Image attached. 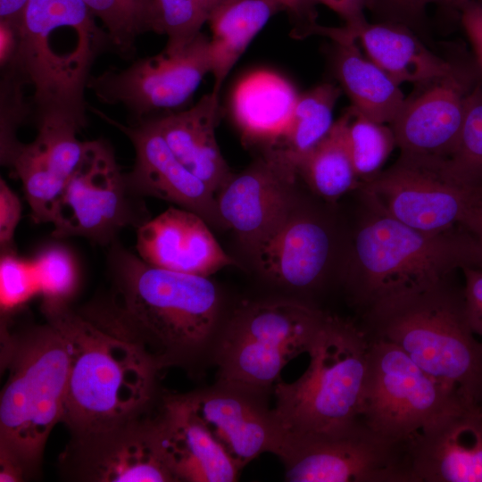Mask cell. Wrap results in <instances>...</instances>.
I'll use <instances>...</instances> for the list:
<instances>
[{
  "label": "cell",
  "mask_w": 482,
  "mask_h": 482,
  "mask_svg": "<svg viewBox=\"0 0 482 482\" xmlns=\"http://www.w3.org/2000/svg\"><path fill=\"white\" fill-rule=\"evenodd\" d=\"M327 313L298 299L241 303L228 314L217 342L216 380L270 395L285 366L310 352Z\"/></svg>",
  "instance_id": "cell-8"
},
{
  "label": "cell",
  "mask_w": 482,
  "mask_h": 482,
  "mask_svg": "<svg viewBox=\"0 0 482 482\" xmlns=\"http://www.w3.org/2000/svg\"><path fill=\"white\" fill-rule=\"evenodd\" d=\"M341 93L339 86L326 82L299 94L287 128L263 147L262 156L296 179L301 161L330 131Z\"/></svg>",
  "instance_id": "cell-28"
},
{
  "label": "cell",
  "mask_w": 482,
  "mask_h": 482,
  "mask_svg": "<svg viewBox=\"0 0 482 482\" xmlns=\"http://www.w3.org/2000/svg\"><path fill=\"white\" fill-rule=\"evenodd\" d=\"M297 176L315 195L328 202L360 187L345 139L344 115L335 120L328 135L301 161Z\"/></svg>",
  "instance_id": "cell-30"
},
{
  "label": "cell",
  "mask_w": 482,
  "mask_h": 482,
  "mask_svg": "<svg viewBox=\"0 0 482 482\" xmlns=\"http://www.w3.org/2000/svg\"><path fill=\"white\" fill-rule=\"evenodd\" d=\"M347 146L356 175L362 184L381 172L396 146L389 124L373 120L352 105L344 112Z\"/></svg>",
  "instance_id": "cell-31"
},
{
  "label": "cell",
  "mask_w": 482,
  "mask_h": 482,
  "mask_svg": "<svg viewBox=\"0 0 482 482\" xmlns=\"http://www.w3.org/2000/svg\"><path fill=\"white\" fill-rule=\"evenodd\" d=\"M98 18L110 38L112 48L123 58H131L137 38L154 32L153 0H83Z\"/></svg>",
  "instance_id": "cell-32"
},
{
  "label": "cell",
  "mask_w": 482,
  "mask_h": 482,
  "mask_svg": "<svg viewBox=\"0 0 482 482\" xmlns=\"http://www.w3.org/2000/svg\"><path fill=\"white\" fill-rule=\"evenodd\" d=\"M37 133L29 143L15 145L2 164L21 182L35 223H52L61 194L85 151L86 141L77 125L46 120L36 125Z\"/></svg>",
  "instance_id": "cell-18"
},
{
  "label": "cell",
  "mask_w": 482,
  "mask_h": 482,
  "mask_svg": "<svg viewBox=\"0 0 482 482\" xmlns=\"http://www.w3.org/2000/svg\"><path fill=\"white\" fill-rule=\"evenodd\" d=\"M43 304L68 303L79 282V271L72 253L60 245L40 249L31 262Z\"/></svg>",
  "instance_id": "cell-35"
},
{
  "label": "cell",
  "mask_w": 482,
  "mask_h": 482,
  "mask_svg": "<svg viewBox=\"0 0 482 482\" xmlns=\"http://www.w3.org/2000/svg\"><path fill=\"white\" fill-rule=\"evenodd\" d=\"M21 204L6 181L0 179V247L1 253L15 252L13 237L21 220Z\"/></svg>",
  "instance_id": "cell-38"
},
{
  "label": "cell",
  "mask_w": 482,
  "mask_h": 482,
  "mask_svg": "<svg viewBox=\"0 0 482 482\" xmlns=\"http://www.w3.org/2000/svg\"><path fill=\"white\" fill-rule=\"evenodd\" d=\"M153 420L159 447L175 481L237 480L242 470L187 411L178 394L162 396Z\"/></svg>",
  "instance_id": "cell-24"
},
{
  "label": "cell",
  "mask_w": 482,
  "mask_h": 482,
  "mask_svg": "<svg viewBox=\"0 0 482 482\" xmlns=\"http://www.w3.org/2000/svg\"><path fill=\"white\" fill-rule=\"evenodd\" d=\"M452 173L464 183H482V81L469 96L461 133L446 159Z\"/></svg>",
  "instance_id": "cell-34"
},
{
  "label": "cell",
  "mask_w": 482,
  "mask_h": 482,
  "mask_svg": "<svg viewBox=\"0 0 482 482\" xmlns=\"http://www.w3.org/2000/svg\"><path fill=\"white\" fill-rule=\"evenodd\" d=\"M223 0H153L154 32L167 36L165 47L181 48L193 41Z\"/></svg>",
  "instance_id": "cell-33"
},
{
  "label": "cell",
  "mask_w": 482,
  "mask_h": 482,
  "mask_svg": "<svg viewBox=\"0 0 482 482\" xmlns=\"http://www.w3.org/2000/svg\"><path fill=\"white\" fill-rule=\"evenodd\" d=\"M60 464L68 478L95 482H174L158 445L153 417H137L71 436Z\"/></svg>",
  "instance_id": "cell-15"
},
{
  "label": "cell",
  "mask_w": 482,
  "mask_h": 482,
  "mask_svg": "<svg viewBox=\"0 0 482 482\" xmlns=\"http://www.w3.org/2000/svg\"><path fill=\"white\" fill-rule=\"evenodd\" d=\"M210 227L195 212L171 206L137 229V254L154 267L206 277L237 265Z\"/></svg>",
  "instance_id": "cell-20"
},
{
  "label": "cell",
  "mask_w": 482,
  "mask_h": 482,
  "mask_svg": "<svg viewBox=\"0 0 482 482\" xmlns=\"http://www.w3.org/2000/svg\"><path fill=\"white\" fill-rule=\"evenodd\" d=\"M83 0H29L4 74L32 87L30 115L87 125L85 89L91 67L111 46Z\"/></svg>",
  "instance_id": "cell-2"
},
{
  "label": "cell",
  "mask_w": 482,
  "mask_h": 482,
  "mask_svg": "<svg viewBox=\"0 0 482 482\" xmlns=\"http://www.w3.org/2000/svg\"><path fill=\"white\" fill-rule=\"evenodd\" d=\"M335 12L345 23H352L365 18V10L372 11L374 0H313Z\"/></svg>",
  "instance_id": "cell-42"
},
{
  "label": "cell",
  "mask_w": 482,
  "mask_h": 482,
  "mask_svg": "<svg viewBox=\"0 0 482 482\" xmlns=\"http://www.w3.org/2000/svg\"><path fill=\"white\" fill-rule=\"evenodd\" d=\"M333 250L328 226L296 208L253 253L261 274L276 286L299 292L320 287Z\"/></svg>",
  "instance_id": "cell-21"
},
{
  "label": "cell",
  "mask_w": 482,
  "mask_h": 482,
  "mask_svg": "<svg viewBox=\"0 0 482 482\" xmlns=\"http://www.w3.org/2000/svg\"><path fill=\"white\" fill-rule=\"evenodd\" d=\"M463 0H374L371 11L378 21H390L409 28L420 25L426 18L430 5L453 13L459 20V10Z\"/></svg>",
  "instance_id": "cell-37"
},
{
  "label": "cell",
  "mask_w": 482,
  "mask_h": 482,
  "mask_svg": "<svg viewBox=\"0 0 482 482\" xmlns=\"http://www.w3.org/2000/svg\"><path fill=\"white\" fill-rule=\"evenodd\" d=\"M459 21L482 71V0H463L459 10Z\"/></svg>",
  "instance_id": "cell-40"
},
{
  "label": "cell",
  "mask_w": 482,
  "mask_h": 482,
  "mask_svg": "<svg viewBox=\"0 0 482 482\" xmlns=\"http://www.w3.org/2000/svg\"><path fill=\"white\" fill-rule=\"evenodd\" d=\"M110 298L82 309L112 335L132 345L158 369L198 375L213 364L228 314L210 277L151 266L117 241L108 256Z\"/></svg>",
  "instance_id": "cell-1"
},
{
  "label": "cell",
  "mask_w": 482,
  "mask_h": 482,
  "mask_svg": "<svg viewBox=\"0 0 482 482\" xmlns=\"http://www.w3.org/2000/svg\"><path fill=\"white\" fill-rule=\"evenodd\" d=\"M359 188L366 204L427 233L461 226L477 205L478 187L460 180L446 159L436 156L400 153Z\"/></svg>",
  "instance_id": "cell-10"
},
{
  "label": "cell",
  "mask_w": 482,
  "mask_h": 482,
  "mask_svg": "<svg viewBox=\"0 0 482 482\" xmlns=\"http://www.w3.org/2000/svg\"><path fill=\"white\" fill-rule=\"evenodd\" d=\"M333 41L335 76L352 106L373 120L390 125L406 99L400 85L364 55L355 40Z\"/></svg>",
  "instance_id": "cell-27"
},
{
  "label": "cell",
  "mask_w": 482,
  "mask_h": 482,
  "mask_svg": "<svg viewBox=\"0 0 482 482\" xmlns=\"http://www.w3.org/2000/svg\"><path fill=\"white\" fill-rule=\"evenodd\" d=\"M370 338L361 325L327 313L309 366L273 388L274 414L287 441L341 433L361 415ZM284 446V445H283Z\"/></svg>",
  "instance_id": "cell-7"
},
{
  "label": "cell",
  "mask_w": 482,
  "mask_h": 482,
  "mask_svg": "<svg viewBox=\"0 0 482 482\" xmlns=\"http://www.w3.org/2000/svg\"><path fill=\"white\" fill-rule=\"evenodd\" d=\"M366 205L342 274L352 302L363 313L382 301L443 281L457 270L479 269L477 241L463 227L427 233Z\"/></svg>",
  "instance_id": "cell-6"
},
{
  "label": "cell",
  "mask_w": 482,
  "mask_h": 482,
  "mask_svg": "<svg viewBox=\"0 0 482 482\" xmlns=\"http://www.w3.org/2000/svg\"><path fill=\"white\" fill-rule=\"evenodd\" d=\"M278 458L289 482H415L408 443L362 420L335 435L287 441Z\"/></svg>",
  "instance_id": "cell-12"
},
{
  "label": "cell",
  "mask_w": 482,
  "mask_h": 482,
  "mask_svg": "<svg viewBox=\"0 0 482 482\" xmlns=\"http://www.w3.org/2000/svg\"><path fill=\"white\" fill-rule=\"evenodd\" d=\"M477 62L461 64L452 74L426 84L406 98L390 124L401 154L447 159L462 127L468 99L481 82Z\"/></svg>",
  "instance_id": "cell-17"
},
{
  "label": "cell",
  "mask_w": 482,
  "mask_h": 482,
  "mask_svg": "<svg viewBox=\"0 0 482 482\" xmlns=\"http://www.w3.org/2000/svg\"><path fill=\"white\" fill-rule=\"evenodd\" d=\"M480 411L449 412L411 438L415 482H482Z\"/></svg>",
  "instance_id": "cell-22"
},
{
  "label": "cell",
  "mask_w": 482,
  "mask_h": 482,
  "mask_svg": "<svg viewBox=\"0 0 482 482\" xmlns=\"http://www.w3.org/2000/svg\"><path fill=\"white\" fill-rule=\"evenodd\" d=\"M149 219L142 198L129 189L110 144L86 141L83 157L56 205L53 237H84L107 245L123 229H137Z\"/></svg>",
  "instance_id": "cell-11"
},
{
  "label": "cell",
  "mask_w": 482,
  "mask_h": 482,
  "mask_svg": "<svg viewBox=\"0 0 482 482\" xmlns=\"http://www.w3.org/2000/svg\"><path fill=\"white\" fill-rule=\"evenodd\" d=\"M282 7L276 0H223L208 20L212 92L218 96L229 71L251 41Z\"/></svg>",
  "instance_id": "cell-29"
},
{
  "label": "cell",
  "mask_w": 482,
  "mask_h": 482,
  "mask_svg": "<svg viewBox=\"0 0 482 482\" xmlns=\"http://www.w3.org/2000/svg\"><path fill=\"white\" fill-rule=\"evenodd\" d=\"M295 179L261 156L231 177L216 194L219 216L253 253L296 208Z\"/></svg>",
  "instance_id": "cell-19"
},
{
  "label": "cell",
  "mask_w": 482,
  "mask_h": 482,
  "mask_svg": "<svg viewBox=\"0 0 482 482\" xmlns=\"http://www.w3.org/2000/svg\"><path fill=\"white\" fill-rule=\"evenodd\" d=\"M29 0H0V23L13 29H19Z\"/></svg>",
  "instance_id": "cell-43"
},
{
  "label": "cell",
  "mask_w": 482,
  "mask_h": 482,
  "mask_svg": "<svg viewBox=\"0 0 482 482\" xmlns=\"http://www.w3.org/2000/svg\"><path fill=\"white\" fill-rule=\"evenodd\" d=\"M88 108L131 142L135 162L125 179L132 194L170 202L200 215L211 227L225 229L215 194L175 156L152 119L123 124L92 106Z\"/></svg>",
  "instance_id": "cell-16"
},
{
  "label": "cell",
  "mask_w": 482,
  "mask_h": 482,
  "mask_svg": "<svg viewBox=\"0 0 482 482\" xmlns=\"http://www.w3.org/2000/svg\"><path fill=\"white\" fill-rule=\"evenodd\" d=\"M331 38L353 39L366 55L398 85H426L454 72L461 64L451 62L431 52L405 25L369 22L366 18L342 27L313 25L307 33Z\"/></svg>",
  "instance_id": "cell-23"
},
{
  "label": "cell",
  "mask_w": 482,
  "mask_h": 482,
  "mask_svg": "<svg viewBox=\"0 0 482 482\" xmlns=\"http://www.w3.org/2000/svg\"><path fill=\"white\" fill-rule=\"evenodd\" d=\"M209 72V37L201 32L181 48L164 47L126 68L90 76L87 88L100 102L122 106L128 123H134L181 106Z\"/></svg>",
  "instance_id": "cell-13"
},
{
  "label": "cell",
  "mask_w": 482,
  "mask_h": 482,
  "mask_svg": "<svg viewBox=\"0 0 482 482\" xmlns=\"http://www.w3.org/2000/svg\"><path fill=\"white\" fill-rule=\"evenodd\" d=\"M469 232H470L478 244L480 267L482 270V214L473 212L461 225Z\"/></svg>",
  "instance_id": "cell-44"
},
{
  "label": "cell",
  "mask_w": 482,
  "mask_h": 482,
  "mask_svg": "<svg viewBox=\"0 0 482 482\" xmlns=\"http://www.w3.org/2000/svg\"><path fill=\"white\" fill-rule=\"evenodd\" d=\"M219 96L210 92L191 108L152 117L175 156L215 194L231 177L216 139Z\"/></svg>",
  "instance_id": "cell-25"
},
{
  "label": "cell",
  "mask_w": 482,
  "mask_h": 482,
  "mask_svg": "<svg viewBox=\"0 0 482 482\" xmlns=\"http://www.w3.org/2000/svg\"><path fill=\"white\" fill-rule=\"evenodd\" d=\"M0 290L2 312H10L39 293L32 262L21 259L15 252L1 253Z\"/></svg>",
  "instance_id": "cell-36"
},
{
  "label": "cell",
  "mask_w": 482,
  "mask_h": 482,
  "mask_svg": "<svg viewBox=\"0 0 482 482\" xmlns=\"http://www.w3.org/2000/svg\"><path fill=\"white\" fill-rule=\"evenodd\" d=\"M64 334L71 355L61 422L71 436L140 417L157 395L158 369L132 345L107 332L68 303L42 304Z\"/></svg>",
  "instance_id": "cell-4"
},
{
  "label": "cell",
  "mask_w": 482,
  "mask_h": 482,
  "mask_svg": "<svg viewBox=\"0 0 482 482\" xmlns=\"http://www.w3.org/2000/svg\"><path fill=\"white\" fill-rule=\"evenodd\" d=\"M480 414H481V419H482V408H481V411H480Z\"/></svg>",
  "instance_id": "cell-46"
},
{
  "label": "cell",
  "mask_w": 482,
  "mask_h": 482,
  "mask_svg": "<svg viewBox=\"0 0 482 482\" xmlns=\"http://www.w3.org/2000/svg\"><path fill=\"white\" fill-rule=\"evenodd\" d=\"M299 94L281 75L256 71L236 86L232 99L233 120L249 144L264 147L287 128Z\"/></svg>",
  "instance_id": "cell-26"
},
{
  "label": "cell",
  "mask_w": 482,
  "mask_h": 482,
  "mask_svg": "<svg viewBox=\"0 0 482 482\" xmlns=\"http://www.w3.org/2000/svg\"><path fill=\"white\" fill-rule=\"evenodd\" d=\"M462 287L465 313L471 330L482 337V270L464 267Z\"/></svg>",
  "instance_id": "cell-39"
},
{
  "label": "cell",
  "mask_w": 482,
  "mask_h": 482,
  "mask_svg": "<svg viewBox=\"0 0 482 482\" xmlns=\"http://www.w3.org/2000/svg\"><path fill=\"white\" fill-rule=\"evenodd\" d=\"M459 410L473 409L398 346L370 338L360 415L366 426L392 441L409 443L434 420Z\"/></svg>",
  "instance_id": "cell-9"
},
{
  "label": "cell",
  "mask_w": 482,
  "mask_h": 482,
  "mask_svg": "<svg viewBox=\"0 0 482 482\" xmlns=\"http://www.w3.org/2000/svg\"><path fill=\"white\" fill-rule=\"evenodd\" d=\"M295 23L292 35L303 38L305 31L316 24V3L313 0H276Z\"/></svg>",
  "instance_id": "cell-41"
},
{
  "label": "cell",
  "mask_w": 482,
  "mask_h": 482,
  "mask_svg": "<svg viewBox=\"0 0 482 482\" xmlns=\"http://www.w3.org/2000/svg\"><path fill=\"white\" fill-rule=\"evenodd\" d=\"M178 396L241 470L264 453L279 456L284 435L269 394L216 380Z\"/></svg>",
  "instance_id": "cell-14"
},
{
  "label": "cell",
  "mask_w": 482,
  "mask_h": 482,
  "mask_svg": "<svg viewBox=\"0 0 482 482\" xmlns=\"http://www.w3.org/2000/svg\"><path fill=\"white\" fill-rule=\"evenodd\" d=\"M11 330L1 323V364L8 373L0 400V480L22 481L39 470L47 438L61 422L71 355L60 328Z\"/></svg>",
  "instance_id": "cell-3"
},
{
  "label": "cell",
  "mask_w": 482,
  "mask_h": 482,
  "mask_svg": "<svg viewBox=\"0 0 482 482\" xmlns=\"http://www.w3.org/2000/svg\"><path fill=\"white\" fill-rule=\"evenodd\" d=\"M474 212L482 214V183L478 187L477 205Z\"/></svg>",
  "instance_id": "cell-45"
},
{
  "label": "cell",
  "mask_w": 482,
  "mask_h": 482,
  "mask_svg": "<svg viewBox=\"0 0 482 482\" xmlns=\"http://www.w3.org/2000/svg\"><path fill=\"white\" fill-rule=\"evenodd\" d=\"M453 277V276H452ZM452 277L382 301L363 313L372 339L393 343L470 409L482 408V341L468 322Z\"/></svg>",
  "instance_id": "cell-5"
}]
</instances>
